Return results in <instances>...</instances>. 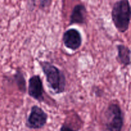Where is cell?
<instances>
[{
    "label": "cell",
    "mask_w": 131,
    "mask_h": 131,
    "mask_svg": "<svg viewBox=\"0 0 131 131\" xmlns=\"http://www.w3.org/2000/svg\"><path fill=\"white\" fill-rule=\"evenodd\" d=\"M39 64L46 75L49 87L55 94L63 93L66 87V78L63 71L49 61H40Z\"/></svg>",
    "instance_id": "obj_1"
},
{
    "label": "cell",
    "mask_w": 131,
    "mask_h": 131,
    "mask_svg": "<svg viewBox=\"0 0 131 131\" xmlns=\"http://www.w3.org/2000/svg\"><path fill=\"white\" fill-rule=\"evenodd\" d=\"M112 20L120 33L128 30L130 22V6L129 0H119L113 5L111 12Z\"/></svg>",
    "instance_id": "obj_2"
},
{
    "label": "cell",
    "mask_w": 131,
    "mask_h": 131,
    "mask_svg": "<svg viewBox=\"0 0 131 131\" xmlns=\"http://www.w3.org/2000/svg\"><path fill=\"white\" fill-rule=\"evenodd\" d=\"M124 122V115L119 104H109L102 116V131H122Z\"/></svg>",
    "instance_id": "obj_3"
},
{
    "label": "cell",
    "mask_w": 131,
    "mask_h": 131,
    "mask_svg": "<svg viewBox=\"0 0 131 131\" xmlns=\"http://www.w3.org/2000/svg\"><path fill=\"white\" fill-rule=\"evenodd\" d=\"M48 119L47 114L37 105L31 108L30 113L26 122V126L30 129H39L43 127Z\"/></svg>",
    "instance_id": "obj_4"
},
{
    "label": "cell",
    "mask_w": 131,
    "mask_h": 131,
    "mask_svg": "<svg viewBox=\"0 0 131 131\" xmlns=\"http://www.w3.org/2000/svg\"><path fill=\"white\" fill-rule=\"evenodd\" d=\"M43 83L39 75H33L28 81V93L31 98L39 102L44 101Z\"/></svg>",
    "instance_id": "obj_5"
},
{
    "label": "cell",
    "mask_w": 131,
    "mask_h": 131,
    "mask_svg": "<svg viewBox=\"0 0 131 131\" xmlns=\"http://www.w3.org/2000/svg\"><path fill=\"white\" fill-rule=\"evenodd\" d=\"M82 36L80 32L75 28H70L64 32L63 42L67 48L72 51H76L81 46Z\"/></svg>",
    "instance_id": "obj_6"
},
{
    "label": "cell",
    "mask_w": 131,
    "mask_h": 131,
    "mask_svg": "<svg viewBox=\"0 0 131 131\" xmlns=\"http://www.w3.org/2000/svg\"><path fill=\"white\" fill-rule=\"evenodd\" d=\"M87 12L86 7L82 4H78L73 8L70 17L69 25L84 24L86 20Z\"/></svg>",
    "instance_id": "obj_7"
},
{
    "label": "cell",
    "mask_w": 131,
    "mask_h": 131,
    "mask_svg": "<svg viewBox=\"0 0 131 131\" xmlns=\"http://www.w3.org/2000/svg\"><path fill=\"white\" fill-rule=\"evenodd\" d=\"M117 60L121 65L125 67L130 65V50L129 47L124 44H118Z\"/></svg>",
    "instance_id": "obj_8"
},
{
    "label": "cell",
    "mask_w": 131,
    "mask_h": 131,
    "mask_svg": "<svg viewBox=\"0 0 131 131\" xmlns=\"http://www.w3.org/2000/svg\"><path fill=\"white\" fill-rule=\"evenodd\" d=\"M14 79L18 87V89L22 93H25L26 91V82L23 72L20 69H17L14 75Z\"/></svg>",
    "instance_id": "obj_9"
},
{
    "label": "cell",
    "mask_w": 131,
    "mask_h": 131,
    "mask_svg": "<svg viewBox=\"0 0 131 131\" xmlns=\"http://www.w3.org/2000/svg\"><path fill=\"white\" fill-rule=\"evenodd\" d=\"M60 131H79V130L74 129L71 126V125L67 122H64V124L61 125Z\"/></svg>",
    "instance_id": "obj_10"
},
{
    "label": "cell",
    "mask_w": 131,
    "mask_h": 131,
    "mask_svg": "<svg viewBox=\"0 0 131 131\" xmlns=\"http://www.w3.org/2000/svg\"><path fill=\"white\" fill-rule=\"evenodd\" d=\"M51 0H40V7L42 9L46 8L51 4Z\"/></svg>",
    "instance_id": "obj_11"
}]
</instances>
